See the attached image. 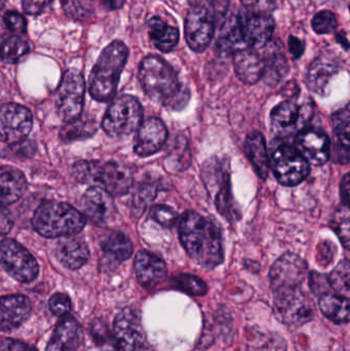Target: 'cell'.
Segmentation results:
<instances>
[{
	"label": "cell",
	"mask_w": 350,
	"mask_h": 351,
	"mask_svg": "<svg viewBox=\"0 0 350 351\" xmlns=\"http://www.w3.org/2000/svg\"><path fill=\"white\" fill-rule=\"evenodd\" d=\"M33 125L30 110L22 105L8 103L0 106V141L21 143L26 139Z\"/></svg>",
	"instance_id": "cell-13"
},
{
	"label": "cell",
	"mask_w": 350,
	"mask_h": 351,
	"mask_svg": "<svg viewBox=\"0 0 350 351\" xmlns=\"http://www.w3.org/2000/svg\"><path fill=\"white\" fill-rule=\"evenodd\" d=\"M234 71L244 84H254L263 76L262 57L256 49L245 47L234 55Z\"/></svg>",
	"instance_id": "cell-25"
},
{
	"label": "cell",
	"mask_w": 350,
	"mask_h": 351,
	"mask_svg": "<svg viewBox=\"0 0 350 351\" xmlns=\"http://www.w3.org/2000/svg\"><path fill=\"white\" fill-rule=\"evenodd\" d=\"M96 130V121L94 119L78 117L75 121L66 123L61 131V138L66 142L86 139L92 136Z\"/></svg>",
	"instance_id": "cell-36"
},
{
	"label": "cell",
	"mask_w": 350,
	"mask_h": 351,
	"mask_svg": "<svg viewBox=\"0 0 350 351\" xmlns=\"http://www.w3.org/2000/svg\"><path fill=\"white\" fill-rule=\"evenodd\" d=\"M168 137V130L164 123L155 117H151L143 121L138 129L134 150L142 158L152 156L162 149Z\"/></svg>",
	"instance_id": "cell-18"
},
{
	"label": "cell",
	"mask_w": 350,
	"mask_h": 351,
	"mask_svg": "<svg viewBox=\"0 0 350 351\" xmlns=\"http://www.w3.org/2000/svg\"><path fill=\"white\" fill-rule=\"evenodd\" d=\"M333 228L336 231L337 235L340 239L341 243L345 249L349 251L350 243V222L349 206L337 210L333 220Z\"/></svg>",
	"instance_id": "cell-42"
},
{
	"label": "cell",
	"mask_w": 350,
	"mask_h": 351,
	"mask_svg": "<svg viewBox=\"0 0 350 351\" xmlns=\"http://www.w3.org/2000/svg\"><path fill=\"white\" fill-rule=\"evenodd\" d=\"M263 53V76L266 84L271 86L279 84L289 71L287 58L281 40H271L265 45Z\"/></svg>",
	"instance_id": "cell-22"
},
{
	"label": "cell",
	"mask_w": 350,
	"mask_h": 351,
	"mask_svg": "<svg viewBox=\"0 0 350 351\" xmlns=\"http://www.w3.org/2000/svg\"><path fill=\"white\" fill-rule=\"evenodd\" d=\"M288 45H289L290 53H291L292 57H293L294 59H299V58L303 55L304 43L303 41L300 40L298 37L290 36Z\"/></svg>",
	"instance_id": "cell-54"
},
{
	"label": "cell",
	"mask_w": 350,
	"mask_h": 351,
	"mask_svg": "<svg viewBox=\"0 0 350 351\" xmlns=\"http://www.w3.org/2000/svg\"><path fill=\"white\" fill-rule=\"evenodd\" d=\"M102 249L114 259L125 261L133 254V243L125 233L111 232L103 241Z\"/></svg>",
	"instance_id": "cell-34"
},
{
	"label": "cell",
	"mask_w": 350,
	"mask_h": 351,
	"mask_svg": "<svg viewBox=\"0 0 350 351\" xmlns=\"http://www.w3.org/2000/svg\"><path fill=\"white\" fill-rule=\"evenodd\" d=\"M102 2L107 10H116L125 5V0H102Z\"/></svg>",
	"instance_id": "cell-56"
},
{
	"label": "cell",
	"mask_w": 350,
	"mask_h": 351,
	"mask_svg": "<svg viewBox=\"0 0 350 351\" xmlns=\"http://www.w3.org/2000/svg\"><path fill=\"white\" fill-rule=\"evenodd\" d=\"M6 0H0V12H1L2 8L5 5Z\"/></svg>",
	"instance_id": "cell-57"
},
{
	"label": "cell",
	"mask_w": 350,
	"mask_h": 351,
	"mask_svg": "<svg viewBox=\"0 0 350 351\" xmlns=\"http://www.w3.org/2000/svg\"><path fill=\"white\" fill-rule=\"evenodd\" d=\"M143 123V109L137 98L129 95L119 97L107 109L102 128L107 135L121 137L134 133Z\"/></svg>",
	"instance_id": "cell-6"
},
{
	"label": "cell",
	"mask_w": 350,
	"mask_h": 351,
	"mask_svg": "<svg viewBox=\"0 0 350 351\" xmlns=\"http://www.w3.org/2000/svg\"><path fill=\"white\" fill-rule=\"evenodd\" d=\"M148 33L156 49L164 53L172 51L179 43V30L170 26L158 16H153L148 22Z\"/></svg>",
	"instance_id": "cell-31"
},
{
	"label": "cell",
	"mask_w": 350,
	"mask_h": 351,
	"mask_svg": "<svg viewBox=\"0 0 350 351\" xmlns=\"http://www.w3.org/2000/svg\"><path fill=\"white\" fill-rule=\"evenodd\" d=\"M337 71L338 67L334 62L326 58H316L308 69L306 78L308 88L316 94H326L327 88Z\"/></svg>",
	"instance_id": "cell-29"
},
{
	"label": "cell",
	"mask_w": 350,
	"mask_h": 351,
	"mask_svg": "<svg viewBox=\"0 0 350 351\" xmlns=\"http://www.w3.org/2000/svg\"><path fill=\"white\" fill-rule=\"evenodd\" d=\"M114 337L125 351L145 350V332L137 313L132 309H123L115 317Z\"/></svg>",
	"instance_id": "cell-15"
},
{
	"label": "cell",
	"mask_w": 350,
	"mask_h": 351,
	"mask_svg": "<svg viewBox=\"0 0 350 351\" xmlns=\"http://www.w3.org/2000/svg\"><path fill=\"white\" fill-rule=\"evenodd\" d=\"M242 36L247 47L263 49L275 32V20L267 12H249L240 16Z\"/></svg>",
	"instance_id": "cell-16"
},
{
	"label": "cell",
	"mask_w": 350,
	"mask_h": 351,
	"mask_svg": "<svg viewBox=\"0 0 350 351\" xmlns=\"http://www.w3.org/2000/svg\"><path fill=\"white\" fill-rule=\"evenodd\" d=\"M201 175L210 193L215 198L218 212L229 221L240 218V213L232 197L229 171L226 162L209 160L203 166Z\"/></svg>",
	"instance_id": "cell-7"
},
{
	"label": "cell",
	"mask_w": 350,
	"mask_h": 351,
	"mask_svg": "<svg viewBox=\"0 0 350 351\" xmlns=\"http://www.w3.org/2000/svg\"><path fill=\"white\" fill-rule=\"evenodd\" d=\"M98 184L111 195L127 193L133 184V174L127 167L118 162H107L101 166Z\"/></svg>",
	"instance_id": "cell-24"
},
{
	"label": "cell",
	"mask_w": 350,
	"mask_h": 351,
	"mask_svg": "<svg viewBox=\"0 0 350 351\" xmlns=\"http://www.w3.org/2000/svg\"><path fill=\"white\" fill-rule=\"evenodd\" d=\"M102 162L98 160H82L73 166V175L78 182L98 184Z\"/></svg>",
	"instance_id": "cell-39"
},
{
	"label": "cell",
	"mask_w": 350,
	"mask_h": 351,
	"mask_svg": "<svg viewBox=\"0 0 350 351\" xmlns=\"http://www.w3.org/2000/svg\"><path fill=\"white\" fill-rule=\"evenodd\" d=\"M49 309L55 317H66L71 311V300L69 296L63 293H55L49 301Z\"/></svg>",
	"instance_id": "cell-47"
},
{
	"label": "cell",
	"mask_w": 350,
	"mask_h": 351,
	"mask_svg": "<svg viewBox=\"0 0 350 351\" xmlns=\"http://www.w3.org/2000/svg\"><path fill=\"white\" fill-rule=\"evenodd\" d=\"M30 51L28 41L14 35L0 43V60L5 64H16Z\"/></svg>",
	"instance_id": "cell-35"
},
{
	"label": "cell",
	"mask_w": 350,
	"mask_h": 351,
	"mask_svg": "<svg viewBox=\"0 0 350 351\" xmlns=\"http://www.w3.org/2000/svg\"><path fill=\"white\" fill-rule=\"evenodd\" d=\"M53 0H22V8L25 14L38 16Z\"/></svg>",
	"instance_id": "cell-49"
},
{
	"label": "cell",
	"mask_w": 350,
	"mask_h": 351,
	"mask_svg": "<svg viewBox=\"0 0 350 351\" xmlns=\"http://www.w3.org/2000/svg\"><path fill=\"white\" fill-rule=\"evenodd\" d=\"M84 80L76 69L64 73L57 92V109L59 117L66 123L80 117L84 108Z\"/></svg>",
	"instance_id": "cell-12"
},
{
	"label": "cell",
	"mask_w": 350,
	"mask_h": 351,
	"mask_svg": "<svg viewBox=\"0 0 350 351\" xmlns=\"http://www.w3.org/2000/svg\"><path fill=\"white\" fill-rule=\"evenodd\" d=\"M320 308L323 315L334 323L347 324L349 322V298L326 293L321 296Z\"/></svg>",
	"instance_id": "cell-33"
},
{
	"label": "cell",
	"mask_w": 350,
	"mask_h": 351,
	"mask_svg": "<svg viewBox=\"0 0 350 351\" xmlns=\"http://www.w3.org/2000/svg\"><path fill=\"white\" fill-rule=\"evenodd\" d=\"M32 225L39 234L47 239L71 237L84 228L86 217L65 202H49L37 208Z\"/></svg>",
	"instance_id": "cell-4"
},
{
	"label": "cell",
	"mask_w": 350,
	"mask_h": 351,
	"mask_svg": "<svg viewBox=\"0 0 350 351\" xmlns=\"http://www.w3.org/2000/svg\"><path fill=\"white\" fill-rule=\"evenodd\" d=\"M336 16L330 10H321L312 19V26L318 34H331L337 29Z\"/></svg>",
	"instance_id": "cell-43"
},
{
	"label": "cell",
	"mask_w": 350,
	"mask_h": 351,
	"mask_svg": "<svg viewBox=\"0 0 350 351\" xmlns=\"http://www.w3.org/2000/svg\"><path fill=\"white\" fill-rule=\"evenodd\" d=\"M179 237L191 259L201 267L215 268L224 260L221 231L209 219L187 212L179 220Z\"/></svg>",
	"instance_id": "cell-1"
},
{
	"label": "cell",
	"mask_w": 350,
	"mask_h": 351,
	"mask_svg": "<svg viewBox=\"0 0 350 351\" xmlns=\"http://www.w3.org/2000/svg\"><path fill=\"white\" fill-rule=\"evenodd\" d=\"M275 317L290 327H300L312 321V302L299 288L277 291L275 297Z\"/></svg>",
	"instance_id": "cell-9"
},
{
	"label": "cell",
	"mask_w": 350,
	"mask_h": 351,
	"mask_svg": "<svg viewBox=\"0 0 350 351\" xmlns=\"http://www.w3.org/2000/svg\"><path fill=\"white\" fill-rule=\"evenodd\" d=\"M4 24L12 32L24 34L27 30V21L20 12L10 10L3 16Z\"/></svg>",
	"instance_id": "cell-48"
},
{
	"label": "cell",
	"mask_w": 350,
	"mask_h": 351,
	"mask_svg": "<svg viewBox=\"0 0 350 351\" xmlns=\"http://www.w3.org/2000/svg\"><path fill=\"white\" fill-rule=\"evenodd\" d=\"M26 188V178L20 170L8 166L0 168V208L20 199Z\"/></svg>",
	"instance_id": "cell-26"
},
{
	"label": "cell",
	"mask_w": 350,
	"mask_h": 351,
	"mask_svg": "<svg viewBox=\"0 0 350 351\" xmlns=\"http://www.w3.org/2000/svg\"><path fill=\"white\" fill-rule=\"evenodd\" d=\"M349 108L337 111L333 114V125H334L335 134L337 136V158L340 164L345 165L349 160Z\"/></svg>",
	"instance_id": "cell-32"
},
{
	"label": "cell",
	"mask_w": 350,
	"mask_h": 351,
	"mask_svg": "<svg viewBox=\"0 0 350 351\" xmlns=\"http://www.w3.org/2000/svg\"><path fill=\"white\" fill-rule=\"evenodd\" d=\"M55 256L62 265L75 270L82 267L90 257L88 245L77 239H66L55 247Z\"/></svg>",
	"instance_id": "cell-28"
},
{
	"label": "cell",
	"mask_w": 350,
	"mask_h": 351,
	"mask_svg": "<svg viewBox=\"0 0 350 351\" xmlns=\"http://www.w3.org/2000/svg\"><path fill=\"white\" fill-rule=\"evenodd\" d=\"M349 175L347 174L341 183V197L345 206H349Z\"/></svg>",
	"instance_id": "cell-55"
},
{
	"label": "cell",
	"mask_w": 350,
	"mask_h": 351,
	"mask_svg": "<svg viewBox=\"0 0 350 351\" xmlns=\"http://www.w3.org/2000/svg\"><path fill=\"white\" fill-rule=\"evenodd\" d=\"M216 8L213 0H197L187 14L185 38L197 53L205 51L215 32Z\"/></svg>",
	"instance_id": "cell-5"
},
{
	"label": "cell",
	"mask_w": 350,
	"mask_h": 351,
	"mask_svg": "<svg viewBox=\"0 0 350 351\" xmlns=\"http://www.w3.org/2000/svg\"><path fill=\"white\" fill-rule=\"evenodd\" d=\"M250 351H287V346L279 336L265 335L254 342Z\"/></svg>",
	"instance_id": "cell-45"
},
{
	"label": "cell",
	"mask_w": 350,
	"mask_h": 351,
	"mask_svg": "<svg viewBox=\"0 0 350 351\" xmlns=\"http://www.w3.org/2000/svg\"><path fill=\"white\" fill-rule=\"evenodd\" d=\"M296 142L304 158L316 166L326 164L330 158V139L322 130L316 128L302 130Z\"/></svg>",
	"instance_id": "cell-19"
},
{
	"label": "cell",
	"mask_w": 350,
	"mask_h": 351,
	"mask_svg": "<svg viewBox=\"0 0 350 351\" xmlns=\"http://www.w3.org/2000/svg\"><path fill=\"white\" fill-rule=\"evenodd\" d=\"M245 6L252 8V12H267L268 14L275 6V0H240Z\"/></svg>",
	"instance_id": "cell-51"
},
{
	"label": "cell",
	"mask_w": 350,
	"mask_h": 351,
	"mask_svg": "<svg viewBox=\"0 0 350 351\" xmlns=\"http://www.w3.org/2000/svg\"><path fill=\"white\" fill-rule=\"evenodd\" d=\"M12 218L5 208H0V235H5L12 230Z\"/></svg>",
	"instance_id": "cell-53"
},
{
	"label": "cell",
	"mask_w": 350,
	"mask_h": 351,
	"mask_svg": "<svg viewBox=\"0 0 350 351\" xmlns=\"http://www.w3.org/2000/svg\"><path fill=\"white\" fill-rule=\"evenodd\" d=\"M308 274V265L299 256L286 254L271 267V288L275 292L286 289L299 288Z\"/></svg>",
	"instance_id": "cell-14"
},
{
	"label": "cell",
	"mask_w": 350,
	"mask_h": 351,
	"mask_svg": "<svg viewBox=\"0 0 350 351\" xmlns=\"http://www.w3.org/2000/svg\"><path fill=\"white\" fill-rule=\"evenodd\" d=\"M246 47V43L242 36L240 16H229L220 29L219 36L216 43V51L220 56L228 57V56L234 55Z\"/></svg>",
	"instance_id": "cell-27"
},
{
	"label": "cell",
	"mask_w": 350,
	"mask_h": 351,
	"mask_svg": "<svg viewBox=\"0 0 350 351\" xmlns=\"http://www.w3.org/2000/svg\"><path fill=\"white\" fill-rule=\"evenodd\" d=\"M0 351H38L33 346L18 340L4 339L0 342Z\"/></svg>",
	"instance_id": "cell-52"
},
{
	"label": "cell",
	"mask_w": 350,
	"mask_h": 351,
	"mask_svg": "<svg viewBox=\"0 0 350 351\" xmlns=\"http://www.w3.org/2000/svg\"><path fill=\"white\" fill-rule=\"evenodd\" d=\"M135 272L142 286L151 288L158 286L166 278V263L149 252L140 251L135 258Z\"/></svg>",
	"instance_id": "cell-23"
},
{
	"label": "cell",
	"mask_w": 350,
	"mask_h": 351,
	"mask_svg": "<svg viewBox=\"0 0 350 351\" xmlns=\"http://www.w3.org/2000/svg\"><path fill=\"white\" fill-rule=\"evenodd\" d=\"M84 342L82 326L71 317L59 322L47 346V351H77Z\"/></svg>",
	"instance_id": "cell-21"
},
{
	"label": "cell",
	"mask_w": 350,
	"mask_h": 351,
	"mask_svg": "<svg viewBox=\"0 0 350 351\" xmlns=\"http://www.w3.org/2000/svg\"><path fill=\"white\" fill-rule=\"evenodd\" d=\"M310 287H312V292L322 296V295L326 294L330 285H329L328 278H325L322 274L312 272L310 274Z\"/></svg>",
	"instance_id": "cell-50"
},
{
	"label": "cell",
	"mask_w": 350,
	"mask_h": 351,
	"mask_svg": "<svg viewBox=\"0 0 350 351\" xmlns=\"http://www.w3.org/2000/svg\"><path fill=\"white\" fill-rule=\"evenodd\" d=\"M271 168L277 181L285 186H296L310 173V166L303 154L291 145H281L273 152Z\"/></svg>",
	"instance_id": "cell-10"
},
{
	"label": "cell",
	"mask_w": 350,
	"mask_h": 351,
	"mask_svg": "<svg viewBox=\"0 0 350 351\" xmlns=\"http://www.w3.org/2000/svg\"><path fill=\"white\" fill-rule=\"evenodd\" d=\"M173 282L177 289L192 296H203L208 292L205 282L191 274H179L173 278Z\"/></svg>",
	"instance_id": "cell-40"
},
{
	"label": "cell",
	"mask_w": 350,
	"mask_h": 351,
	"mask_svg": "<svg viewBox=\"0 0 350 351\" xmlns=\"http://www.w3.org/2000/svg\"><path fill=\"white\" fill-rule=\"evenodd\" d=\"M32 311L30 300L22 295L0 298V332L12 331L29 319Z\"/></svg>",
	"instance_id": "cell-20"
},
{
	"label": "cell",
	"mask_w": 350,
	"mask_h": 351,
	"mask_svg": "<svg viewBox=\"0 0 350 351\" xmlns=\"http://www.w3.org/2000/svg\"><path fill=\"white\" fill-rule=\"evenodd\" d=\"M127 57L129 49L121 40L112 41L103 49L90 76V94L95 100H112Z\"/></svg>",
	"instance_id": "cell-3"
},
{
	"label": "cell",
	"mask_w": 350,
	"mask_h": 351,
	"mask_svg": "<svg viewBox=\"0 0 350 351\" xmlns=\"http://www.w3.org/2000/svg\"><path fill=\"white\" fill-rule=\"evenodd\" d=\"M350 267L349 260L340 262L329 276V285L332 287L337 294L349 298L350 292Z\"/></svg>",
	"instance_id": "cell-38"
},
{
	"label": "cell",
	"mask_w": 350,
	"mask_h": 351,
	"mask_svg": "<svg viewBox=\"0 0 350 351\" xmlns=\"http://www.w3.org/2000/svg\"><path fill=\"white\" fill-rule=\"evenodd\" d=\"M82 208L86 217L97 224L110 223L116 214L112 195L100 186H92L82 196Z\"/></svg>",
	"instance_id": "cell-17"
},
{
	"label": "cell",
	"mask_w": 350,
	"mask_h": 351,
	"mask_svg": "<svg viewBox=\"0 0 350 351\" xmlns=\"http://www.w3.org/2000/svg\"><path fill=\"white\" fill-rule=\"evenodd\" d=\"M0 265L20 282H33L39 274L35 258L14 239H4L0 243Z\"/></svg>",
	"instance_id": "cell-11"
},
{
	"label": "cell",
	"mask_w": 350,
	"mask_h": 351,
	"mask_svg": "<svg viewBox=\"0 0 350 351\" xmlns=\"http://www.w3.org/2000/svg\"><path fill=\"white\" fill-rule=\"evenodd\" d=\"M245 154L250 160L256 174L265 180L268 176L269 160L266 142L262 134L254 132L247 138L245 143Z\"/></svg>",
	"instance_id": "cell-30"
},
{
	"label": "cell",
	"mask_w": 350,
	"mask_h": 351,
	"mask_svg": "<svg viewBox=\"0 0 350 351\" xmlns=\"http://www.w3.org/2000/svg\"><path fill=\"white\" fill-rule=\"evenodd\" d=\"M156 189L152 184H142L134 195V208L135 210L143 212L144 208L155 197Z\"/></svg>",
	"instance_id": "cell-46"
},
{
	"label": "cell",
	"mask_w": 350,
	"mask_h": 351,
	"mask_svg": "<svg viewBox=\"0 0 350 351\" xmlns=\"http://www.w3.org/2000/svg\"><path fill=\"white\" fill-rule=\"evenodd\" d=\"M90 333L99 348H102L104 351H117L118 344H117L116 339L103 322H94Z\"/></svg>",
	"instance_id": "cell-41"
},
{
	"label": "cell",
	"mask_w": 350,
	"mask_h": 351,
	"mask_svg": "<svg viewBox=\"0 0 350 351\" xmlns=\"http://www.w3.org/2000/svg\"><path fill=\"white\" fill-rule=\"evenodd\" d=\"M140 84L151 100L171 109H182L189 93L181 86L178 75L170 64L158 56L142 60L138 72Z\"/></svg>",
	"instance_id": "cell-2"
},
{
	"label": "cell",
	"mask_w": 350,
	"mask_h": 351,
	"mask_svg": "<svg viewBox=\"0 0 350 351\" xmlns=\"http://www.w3.org/2000/svg\"><path fill=\"white\" fill-rule=\"evenodd\" d=\"M62 8L68 18L86 21L94 14V0H61Z\"/></svg>",
	"instance_id": "cell-37"
},
{
	"label": "cell",
	"mask_w": 350,
	"mask_h": 351,
	"mask_svg": "<svg viewBox=\"0 0 350 351\" xmlns=\"http://www.w3.org/2000/svg\"><path fill=\"white\" fill-rule=\"evenodd\" d=\"M150 217L158 224L164 227H172L178 222V214L172 208L164 204L153 206Z\"/></svg>",
	"instance_id": "cell-44"
},
{
	"label": "cell",
	"mask_w": 350,
	"mask_h": 351,
	"mask_svg": "<svg viewBox=\"0 0 350 351\" xmlns=\"http://www.w3.org/2000/svg\"><path fill=\"white\" fill-rule=\"evenodd\" d=\"M314 115L312 101L291 99L284 101L271 113V129L275 136L288 137L299 134L305 129Z\"/></svg>",
	"instance_id": "cell-8"
}]
</instances>
